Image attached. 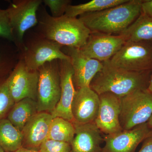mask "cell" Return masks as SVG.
I'll use <instances>...</instances> for the list:
<instances>
[{
    "instance_id": "1",
    "label": "cell",
    "mask_w": 152,
    "mask_h": 152,
    "mask_svg": "<svg viewBox=\"0 0 152 152\" xmlns=\"http://www.w3.org/2000/svg\"><path fill=\"white\" fill-rule=\"evenodd\" d=\"M103 63V68L96 75L90 86L98 95L109 92L122 98L147 89L151 71L132 72L113 66L108 61Z\"/></svg>"
},
{
    "instance_id": "2",
    "label": "cell",
    "mask_w": 152,
    "mask_h": 152,
    "mask_svg": "<svg viewBox=\"0 0 152 152\" xmlns=\"http://www.w3.org/2000/svg\"><path fill=\"white\" fill-rule=\"evenodd\" d=\"M142 2V0H129L103 10L84 14L79 19L91 33L120 34L140 15Z\"/></svg>"
},
{
    "instance_id": "3",
    "label": "cell",
    "mask_w": 152,
    "mask_h": 152,
    "mask_svg": "<svg viewBox=\"0 0 152 152\" xmlns=\"http://www.w3.org/2000/svg\"><path fill=\"white\" fill-rule=\"evenodd\" d=\"M40 26L44 38L68 48H81L91 33L80 19L66 15L54 18L47 14Z\"/></svg>"
},
{
    "instance_id": "4",
    "label": "cell",
    "mask_w": 152,
    "mask_h": 152,
    "mask_svg": "<svg viewBox=\"0 0 152 152\" xmlns=\"http://www.w3.org/2000/svg\"><path fill=\"white\" fill-rule=\"evenodd\" d=\"M39 73L37 103L38 113H51L61 96L59 65L58 60L45 64L38 70Z\"/></svg>"
},
{
    "instance_id": "5",
    "label": "cell",
    "mask_w": 152,
    "mask_h": 152,
    "mask_svg": "<svg viewBox=\"0 0 152 152\" xmlns=\"http://www.w3.org/2000/svg\"><path fill=\"white\" fill-rule=\"evenodd\" d=\"M152 115V93L146 89L121 98L120 122L128 130L148 121Z\"/></svg>"
},
{
    "instance_id": "6",
    "label": "cell",
    "mask_w": 152,
    "mask_h": 152,
    "mask_svg": "<svg viewBox=\"0 0 152 152\" xmlns=\"http://www.w3.org/2000/svg\"><path fill=\"white\" fill-rule=\"evenodd\" d=\"M113 66L135 72L152 70V42H126L109 61Z\"/></svg>"
},
{
    "instance_id": "7",
    "label": "cell",
    "mask_w": 152,
    "mask_h": 152,
    "mask_svg": "<svg viewBox=\"0 0 152 152\" xmlns=\"http://www.w3.org/2000/svg\"><path fill=\"white\" fill-rule=\"evenodd\" d=\"M42 2V0H17L10 3L7 10L15 41L22 43L26 32L38 23L37 11Z\"/></svg>"
},
{
    "instance_id": "8",
    "label": "cell",
    "mask_w": 152,
    "mask_h": 152,
    "mask_svg": "<svg viewBox=\"0 0 152 152\" xmlns=\"http://www.w3.org/2000/svg\"><path fill=\"white\" fill-rule=\"evenodd\" d=\"M39 79V71L30 70L23 60L17 64L6 80L15 103L26 98L37 101Z\"/></svg>"
},
{
    "instance_id": "9",
    "label": "cell",
    "mask_w": 152,
    "mask_h": 152,
    "mask_svg": "<svg viewBox=\"0 0 152 152\" xmlns=\"http://www.w3.org/2000/svg\"><path fill=\"white\" fill-rule=\"evenodd\" d=\"M126 43L121 34L91 33L86 43L80 50L86 56L104 62L113 58Z\"/></svg>"
},
{
    "instance_id": "10",
    "label": "cell",
    "mask_w": 152,
    "mask_h": 152,
    "mask_svg": "<svg viewBox=\"0 0 152 152\" xmlns=\"http://www.w3.org/2000/svg\"><path fill=\"white\" fill-rule=\"evenodd\" d=\"M62 47L44 38L27 48L23 61L30 70H38L46 63L55 60L71 61L70 57L61 50Z\"/></svg>"
},
{
    "instance_id": "11",
    "label": "cell",
    "mask_w": 152,
    "mask_h": 152,
    "mask_svg": "<svg viewBox=\"0 0 152 152\" xmlns=\"http://www.w3.org/2000/svg\"><path fill=\"white\" fill-rule=\"evenodd\" d=\"M99 108L94 122L101 132L111 134L123 130L120 122L121 98L111 93L99 95Z\"/></svg>"
},
{
    "instance_id": "12",
    "label": "cell",
    "mask_w": 152,
    "mask_h": 152,
    "mask_svg": "<svg viewBox=\"0 0 152 152\" xmlns=\"http://www.w3.org/2000/svg\"><path fill=\"white\" fill-rule=\"evenodd\" d=\"M151 134L147 123L132 129L106 135L102 152H134L139 144Z\"/></svg>"
},
{
    "instance_id": "13",
    "label": "cell",
    "mask_w": 152,
    "mask_h": 152,
    "mask_svg": "<svg viewBox=\"0 0 152 152\" xmlns=\"http://www.w3.org/2000/svg\"><path fill=\"white\" fill-rule=\"evenodd\" d=\"M61 96L54 110L51 113L53 118L59 117L73 122L72 104L76 92L74 72L71 61L59 60Z\"/></svg>"
},
{
    "instance_id": "14",
    "label": "cell",
    "mask_w": 152,
    "mask_h": 152,
    "mask_svg": "<svg viewBox=\"0 0 152 152\" xmlns=\"http://www.w3.org/2000/svg\"><path fill=\"white\" fill-rule=\"evenodd\" d=\"M99 105V95L90 87L76 90L72 104L73 123L80 124L94 123Z\"/></svg>"
},
{
    "instance_id": "15",
    "label": "cell",
    "mask_w": 152,
    "mask_h": 152,
    "mask_svg": "<svg viewBox=\"0 0 152 152\" xmlns=\"http://www.w3.org/2000/svg\"><path fill=\"white\" fill-rule=\"evenodd\" d=\"M67 50V55L71 58L74 84L77 89L90 87L95 76L103 68V63L86 56L80 49L68 48Z\"/></svg>"
},
{
    "instance_id": "16",
    "label": "cell",
    "mask_w": 152,
    "mask_h": 152,
    "mask_svg": "<svg viewBox=\"0 0 152 152\" xmlns=\"http://www.w3.org/2000/svg\"><path fill=\"white\" fill-rule=\"evenodd\" d=\"M53 119L48 112L37 113L33 116L22 130V147L39 151L41 145L48 138Z\"/></svg>"
},
{
    "instance_id": "17",
    "label": "cell",
    "mask_w": 152,
    "mask_h": 152,
    "mask_svg": "<svg viewBox=\"0 0 152 152\" xmlns=\"http://www.w3.org/2000/svg\"><path fill=\"white\" fill-rule=\"evenodd\" d=\"M75 134L70 152H102L104 138L95 123L80 124L73 123Z\"/></svg>"
},
{
    "instance_id": "18",
    "label": "cell",
    "mask_w": 152,
    "mask_h": 152,
    "mask_svg": "<svg viewBox=\"0 0 152 152\" xmlns=\"http://www.w3.org/2000/svg\"><path fill=\"white\" fill-rule=\"evenodd\" d=\"M119 34L126 42H152V18L141 12L132 23Z\"/></svg>"
},
{
    "instance_id": "19",
    "label": "cell",
    "mask_w": 152,
    "mask_h": 152,
    "mask_svg": "<svg viewBox=\"0 0 152 152\" xmlns=\"http://www.w3.org/2000/svg\"><path fill=\"white\" fill-rule=\"evenodd\" d=\"M37 113V101L26 98L15 104L8 114L7 119L22 132L25 124Z\"/></svg>"
},
{
    "instance_id": "20",
    "label": "cell",
    "mask_w": 152,
    "mask_h": 152,
    "mask_svg": "<svg viewBox=\"0 0 152 152\" xmlns=\"http://www.w3.org/2000/svg\"><path fill=\"white\" fill-rule=\"evenodd\" d=\"M23 134L8 119H0V146L5 152H15L22 147Z\"/></svg>"
},
{
    "instance_id": "21",
    "label": "cell",
    "mask_w": 152,
    "mask_h": 152,
    "mask_svg": "<svg viewBox=\"0 0 152 152\" xmlns=\"http://www.w3.org/2000/svg\"><path fill=\"white\" fill-rule=\"evenodd\" d=\"M129 0H93L84 4L76 5H69L65 15L72 18H77L84 14L95 12L119 5Z\"/></svg>"
},
{
    "instance_id": "22",
    "label": "cell",
    "mask_w": 152,
    "mask_h": 152,
    "mask_svg": "<svg viewBox=\"0 0 152 152\" xmlns=\"http://www.w3.org/2000/svg\"><path fill=\"white\" fill-rule=\"evenodd\" d=\"M75 134L73 123L61 118L52 120L47 139L70 144Z\"/></svg>"
},
{
    "instance_id": "23",
    "label": "cell",
    "mask_w": 152,
    "mask_h": 152,
    "mask_svg": "<svg viewBox=\"0 0 152 152\" xmlns=\"http://www.w3.org/2000/svg\"><path fill=\"white\" fill-rule=\"evenodd\" d=\"M15 103L5 80L0 84V119L4 118Z\"/></svg>"
},
{
    "instance_id": "24",
    "label": "cell",
    "mask_w": 152,
    "mask_h": 152,
    "mask_svg": "<svg viewBox=\"0 0 152 152\" xmlns=\"http://www.w3.org/2000/svg\"><path fill=\"white\" fill-rule=\"evenodd\" d=\"M42 1L50 8L51 16L54 18H60L65 15L71 3L69 0H44Z\"/></svg>"
},
{
    "instance_id": "25",
    "label": "cell",
    "mask_w": 152,
    "mask_h": 152,
    "mask_svg": "<svg viewBox=\"0 0 152 152\" xmlns=\"http://www.w3.org/2000/svg\"><path fill=\"white\" fill-rule=\"evenodd\" d=\"M0 37L15 42L7 10L0 8Z\"/></svg>"
},
{
    "instance_id": "26",
    "label": "cell",
    "mask_w": 152,
    "mask_h": 152,
    "mask_svg": "<svg viewBox=\"0 0 152 152\" xmlns=\"http://www.w3.org/2000/svg\"><path fill=\"white\" fill-rule=\"evenodd\" d=\"M71 145L47 139L40 147L39 152H70Z\"/></svg>"
},
{
    "instance_id": "27",
    "label": "cell",
    "mask_w": 152,
    "mask_h": 152,
    "mask_svg": "<svg viewBox=\"0 0 152 152\" xmlns=\"http://www.w3.org/2000/svg\"><path fill=\"white\" fill-rule=\"evenodd\" d=\"M141 12L152 18V0L142 1L141 5Z\"/></svg>"
},
{
    "instance_id": "28",
    "label": "cell",
    "mask_w": 152,
    "mask_h": 152,
    "mask_svg": "<svg viewBox=\"0 0 152 152\" xmlns=\"http://www.w3.org/2000/svg\"><path fill=\"white\" fill-rule=\"evenodd\" d=\"M144 141L141 148L138 152H152V134Z\"/></svg>"
},
{
    "instance_id": "29",
    "label": "cell",
    "mask_w": 152,
    "mask_h": 152,
    "mask_svg": "<svg viewBox=\"0 0 152 152\" xmlns=\"http://www.w3.org/2000/svg\"><path fill=\"white\" fill-rule=\"evenodd\" d=\"M15 152H39V151H35V150L29 149L26 148H23L22 147L21 148H20V149Z\"/></svg>"
},
{
    "instance_id": "30",
    "label": "cell",
    "mask_w": 152,
    "mask_h": 152,
    "mask_svg": "<svg viewBox=\"0 0 152 152\" xmlns=\"http://www.w3.org/2000/svg\"><path fill=\"white\" fill-rule=\"evenodd\" d=\"M150 93H152V74L150 77L149 82L148 86L146 89Z\"/></svg>"
},
{
    "instance_id": "31",
    "label": "cell",
    "mask_w": 152,
    "mask_h": 152,
    "mask_svg": "<svg viewBox=\"0 0 152 152\" xmlns=\"http://www.w3.org/2000/svg\"><path fill=\"white\" fill-rule=\"evenodd\" d=\"M147 124L148 125L149 127L151 129L152 128V115L151 117L150 118L149 120L148 121L147 123Z\"/></svg>"
},
{
    "instance_id": "32",
    "label": "cell",
    "mask_w": 152,
    "mask_h": 152,
    "mask_svg": "<svg viewBox=\"0 0 152 152\" xmlns=\"http://www.w3.org/2000/svg\"><path fill=\"white\" fill-rule=\"evenodd\" d=\"M0 152H5L1 146H0Z\"/></svg>"
},
{
    "instance_id": "33",
    "label": "cell",
    "mask_w": 152,
    "mask_h": 152,
    "mask_svg": "<svg viewBox=\"0 0 152 152\" xmlns=\"http://www.w3.org/2000/svg\"><path fill=\"white\" fill-rule=\"evenodd\" d=\"M1 64H2V63H1V57H0V67H1Z\"/></svg>"
},
{
    "instance_id": "34",
    "label": "cell",
    "mask_w": 152,
    "mask_h": 152,
    "mask_svg": "<svg viewBox=\"0 0 152 152\" xmlns=\"http://www.w3.org/2000/svg\"><path fill=\"white\" fill-rule=\"evenodd\" d=\"M151 133H152V128H151Z\"/></svg>"
}]
</instances>
